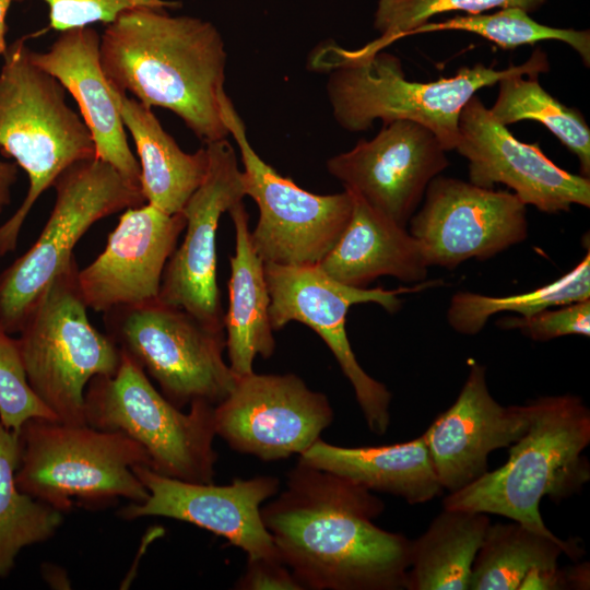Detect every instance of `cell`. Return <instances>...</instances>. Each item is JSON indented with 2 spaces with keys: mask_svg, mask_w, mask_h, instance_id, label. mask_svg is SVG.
Here are the masks:
<instances>
[{
  "mask_svg": "<svg viewBox=\"0 0 590 590\" xmlns=\"http://www.w3.org/2000/svg\"><path fill=\"white\" fill-rule=\"evenodd\" d=\"M384 509L365 486L298 461L261 518L303 590H403L411 540L374 523Z\"/></svg>",
  "mask_w": 590,
  "mask_h": 590,
  "instance_id": "6da1fadb",
  "label": "cell"
},
{
  "mask_svg": "<svg viewBox=\"0 0 590 590\" xmlns=\"http://www.w3.org/2000/svg\"><path fill=\"white\" fill-rule=\"evenodd\" d=\"M227 54L209 21L134 8L106 24L99 63L106 80L149 107L176 114L204 144L227 138L220 99Z\"/></svg>",
  "mask_w": 590,
  "mask_h": 590,
  "instance_id": "7a4b0ae2",
  "label": "cell"
},
{
  "mask_svg": "<svg viewBox=\"0 0 590 590\" xmlns=\"http://www.w3.org/2000/svg\"><path fill=\"white\" fill-rule=\"evenodd\" d=\"M526 432L509 448L508 460L467 486L449 493L444 508L498 515L554 536L540 503L581 492L590 480L583 451L590 444V410L578 396H544L528 402Z\"/></svg>",
  "mask_w": 590,
  "mask_h": 590,
  "instance_id": "3957f363",
  "label": "cell"
},
{
  "mask_svg": "<svg viewBox=\"0 0 590 590\" xmlns=\"http://www.w3.org/2000/svg\"><path fill=\"white\" fill-rule=\"evenodd\" d=\"M310 66L328 73V99L342 129L362 132L377 119L382 125L410 120L429 129L446 151H452L465 104L481 88L520 70L522 63L502 70L476 63L449 78L416 82L405 78L394 55L382 50L357 55L328 42L310 56Z\"/></svg>",
  "mask_w": 590,
  "mask_h": 590,
  "instance_id": "277c9868",
  "label": "cell"
},
{
  "mask_svg": "<svg viewBox=\"0 0 590 590\" xmlns=\"http://www.w3.org/2000/svg\"><path fill=\"white\" fill-rule=\"evenodd\" d=\"M25 37L8 45L0 69V149L28 177L27 193L0 225V256L16 249L34 203L72 164L96 157L84 120L67 104L64 87L31 59Z\"/></svg>",
  "mask_w": 590,
  "mask_h": 590,
  "instance_id": "5b68a950",
  "label": "cell"
},
{
  "mask_svg": "<svg viewBox=\"0 0 590 590\" xmlns=\"http://www.w3.org/2000/svg\"><path fill=\"white\" fill-rule=\"evenodd\" d=\"M17 487L56 509L69 511L73 499L87 505L118 498L143 503L149 492L133 471L150 468L145 450L120 432L32 417L15 432Z\"/></svg>",
  "mask_w": 590,
  "mask_h": 590,
  "instance_id": "8992f818",
  "label": "cell"
},
{
  "mask_svg": "<svg viewBox=\"0 0 590 590\" xmlns=\"http://www.w3.org/2000/svg\"><path fill=\"white\" fill-rule=\"evenodd\" d=\"M78 272L73 257L42 293L16 339L34 393L58 421L83 425L88 382L114 375L121 351L91 324Z\"/></svg>",
  "mask_w": 590,
  "mask_h": 590,
  "instance_id": "52a82bcc",
  "label": "cell"
},
{
  "mask_svg": "<svg viewBox=\"0 0 590 590\" xmlns=\"http://www.w3.org/2000/svg\"><path fill=\"white\" fill-rule=\"evenodd\" d=\"M84 401L86 423L137 441L154 472L185 482H213L217 461L213 448L215 405L194 401L184 413L122 352L114 375L92 378Z\"/></svg>",
  "mask_w": 590,
  "mask_h": 590,
  "instance_id": "ba28073f",
  "label": "cell"
},
{
  "mask_svg": "<svg viewBox=\"0 0 590 590\" xmlns=\"http://www.w3.org/2000/svg\"><path fill=\"white\" fill-rule=\"evenodd\" d=\"M52 187L56 200L33 246L0 273V320L19 333L54 278L74 257L73 248L97 221L145 203L140 185L97 157L64 169Z\"/></svg>",
  "mask_w": 590,
  "mask_h": 590,
  "instance_id": "9c48e42d",
  "label": "cell"
},
{
  "mask_svg": "<svg viewBox=\"0 0 590 590\" xmlns=\"http://www.w3.org/2000/svg\"><path fill=\"white\" fill-rule=\"evenodd\" d=\"M106 334L135 362L176 408L219 404L238 377L223 359L224 330L158 299L106 311Z\"/></svg>",
  "mask_w": 590,
  "mask_h": 590,
  "instance_id": "30bf717a",
  "label": "cell"
},
{
  "mask_svg": "<svg viewBox=\"0 0 590 590\" xmlns=\"http://www.w3.org/2000/svg\"><path fill=\"white\" fill-rule=\"evenodd\" d=\"M223 121L240 152L246 196L258 205L259 219L250 238L264 263L317 266L344 231L353 206L345 190L315 194L280 175L253 150L232 101L220 99Z\"/></svg>",
  "mask_w": 590,
  "mask_h": 590,
  "instance_id": "8fae6325",
  "label": "cell"
},
{
  "mask_svg": "<svg viewBox=\"0 0 590 590\" xmlns=\"http://www.w3.org/2000/svg\"><path fill=\"white\" fill-rule=\"evenodd\" d=\"M264 272L273 331L297 321L317 332L351 382L369 430L384 435L390 423L391 392L358 364L345 330L346 314L351 306L365 303L378 304L389 314H396L402 304L399 295L436 286L438 281L397 290L361 288L329 278L316 266L264 263Z\"/></svg>",
  "mask_w": 590,
  "mask_h": 590,
  "instance_id": "7c38bea8",
  "label": "cell"
},
{
  "mask_svg": "<svg viewBox=\"0 0 590 590\" xmlns=\"http://www.w3.org/2000/svg\"><path fill=\"white\" fill-rule=\"evenodd\" d=\"M429 267L487 260L528 237L527 205L511 191L436 176L409 221Z\"/></svg>",
  "mask_w": 590,
  "mask_h": 590,
  "instance_id": "4fadbf2b",
  "label": "cell"
},
{
  "mask_svg": "<svg viewBox=\"0 0 590 590\" xmlns=\"http://www.w3.org/2000/svg\"><path fill=\"white\" fill-rule=\"evenodd\" d=\"M328 398L294 374L238 377L214 406V428L235 451L263 461L302 455L332 423Z\"/></svg>",
  "mask_w": 590,
  "mask_h": 590,
  "instance_id": "5bb4252c",
  "label": "cell"
},
{
  "mask_svg": "<svg viewBox=\"0 0 590 590\" xmlns=\"http://www.w3.org/2000/svg\"><path fill=\"white\" fill-rule=\"evenodd\" d=\"M206 174L185 204L186 233L168 259L158 300L186 310L203 324L224 330L216 280V231L224 212L246 197L243 170L225 139L205 144Z\"/></svg>",
  "mask_w": 590,
  "mask_h": 590,
  "instance_id": "9a60e30c",
  "label": "cell"
},
{
  "mask_svg": "<svg viewBox=\"0 0 590 590\" xmlns=\"http://www.w3.org/2000/svg\"><path fill=\"white\" fill-rule=\"evenodd\" d=\"M447 152L426 127L396 120L329 158L327 169L344 189L406 227L429 182L449 166Z\"/></svg>",
  "mask_w": 590,
  "mask_h": 590,
  "instance_id": "2e32d148",
  "label": "cell"
},
{
  "mask_svg": "<svg viewBox=\"0 0 590 590\" xmlns=\"http://www.w3.org/2000/svg\"><path fill=\"white\" fill-rule=\"evenodd\" d=\"M455 150L469 165V181L483 188L506 185L526 204L555 214L590 206V179L550 160L538 143L518 140L491 115L477 95L462 108Z\"/></svg>",
  "mask_w": 590,
  "mask_h": 590,
  "instance_id": "e0dca14e",
  "label": "cell"
},
{
  "mask_svg": "<svg viewBox=\"0 0 590 590\" xmlns=\"http://www.w3.org/2000/svg\"><path fill=\"white\" fill-rule=\"evenodd\" d=\"M133 471L149 497L123 507L121 518L165 517L188 522L225 538L245 551L248 559L280 558L261 518V505L276 495L279 479L266 475L214 485L167 477L144 464L133 467Z\"/></svg>",
  "mask_w": 590,
  "mask_h": 590,
  "instance_id": "ac0fdd59",
  "label": "cell"
},
{
  "mask_svg": "<svg viewBox=\"0 0 590 590\" xmlns=\"http://www.w3.org/2000/svg\"><path fill=\"white\" fill-rule=\"evenodd\" d=\"M186 227L182 213L144 203L127 209L104 250L78 272L81 296L98 312L158 299L165 266Z\"/></svg>",
  "mask_w": 590,
  "mask_h": 590,
  "instance_id": "d6986e66",
  "label": "cell"
},
{
  "mask_svg": "<svg viewBox=\"0 0 590 590\" xmlns=\"http://www.w3.org/2000/svg\"><path fill=\"white\" fill-rule=\"evenodd\" d=\"M529 421L528 403L502 405L489 392L485 366L471 362L456 401L423 433L441 487L452 493L483 475L489 453L518 440Z\"/></svg>",
  "mask_w": 590,
  "mask_h": 590,
  "instance_id": "ffe728a7",
  "label": "cell"
},
{
  "mask_svg": "<svg viewBox=\"0 0 590 590\" xmlns=\"http://www.w3.org/2000/svg\"><path fill=\"white\" fill-rule=\"evenodd\" d=\"M101 35L91 26L60 32L48 51L31 50V59L55 76L76 101L96 149V157L140 185V165L99 63Z\"/></svg>",
  "mask_w": 590,
  "mask_h": 590,
  "instance_id": "44dd1931",
  "label": "cell"
},
{
  "mask_svg": "<svg viewBox=\"0 0 590 590\" xmlns=\"http://www.w3.org/2000/svg\"><path fill=\"white\" fill-rule=\"evenodd\" d=\"M351 194L350 220L334 246L316 267L329 278L352 287L364 288L384 275L405 283L424 282L429 264L421 243L406 227L382 215L353 192Z\"/></svg>",
  "mask_w": 590,
  "mask_h": 590,
  "instance_id": "7402d4cb",
  "label": "cell"
},
{
  "mask_svg": "<svg viewBox=\"0 0 590 590\" xmlns=\"http://www.w3.org/2000/svg\"><path fill=\"white\" fill-rule=\"evenodd\" d=\"M298 461L411 505L429 502L444 491L424 434L405 442L371 447H342L319 438L299 455Z\"/></svg>",
  "mask_w": 590,
  "mask_h": 590,
  "instance_id": "603a6c76",
  "label": "cell"
},
{
  "mask_svg": "<svg viewBox=\"0 0 590 590\" xmlns=\"http://www.w3.org/2000/svg\"><path fill=\"white\" fill-rule=\"evenodd\" d=\"M108 85L125 129L137 146L145 203L168 214L181 213L206 174L205 146L194 153L184 152L163 129L151 107L127 96L109 82Z\"/></svg>",
  "mask_w": 590,
  "mask_h": 590,
  "instance_id": "cb8c5ba5",
  "label": "cell"
},
{
  "mask_svg": "<svg viewBox=\"0 0 590 590\" xmlns=\"http://www.w3.org/2000/svg\"><path fill=\"white\" fill-rule=\"evenodd\" d=\"M228 213L235 228V255L229 258V305L224 315V330L229 367L237 377H243L253 371L257 355L272 356L275 341L264 262L252 246L243 201Z\"/></svg>",
  "mask_w": 590,
  "mask_h": 590,
  "instance_id": "d4e9b609",
  "label": "cell"
},
{
  "mask_svg": "<svg viewBox=\"0 0 590 590\" xmlns=\"http://www.w3.org/2000/svg\"><path fill=\"white\" fill-rule=\"evenodd\" d=\"M489 515L444 508L411 541L406 590H469L472 566L491 524Z\"/></svg>",
  "mask_w": 590,
  "mask_h": 590,
  "instance_id": "484cf974",
  "label": "cell"
},
{
  "mask_svg": "<svg viewBox=\"0 0 590 590\" xmlns=\"http://www.w3.org/2000/svg\"><path fill=\"white\" fill-rule=\"evenodd\" d=\"M550 70L546 54L536 48L520 70L500 79L495 103L488 108L500 125L522 120L542 123L579 161L580 174L590 176V128L577 108L568 107L545 91L539 75Z\"/></svg>",
  "mask_w": 590,
  "mask_h": 590,
  "instance_id": "4316f807",
  "label": "cell"
},
{
  "mask_svg": "<svg viewBox=\"0 0 590 590\" xmlns=\"http://www.w3.org/2000/svg\"><path fill=\"white\" fill-rule=\"evenodd\" d=\"M582 554L576 541L536 532L517 521L489 524L475 556L469 590H518L527 573Z\"/></svg>",
  "mask_w": 590,
  "mask_h": 590,
  "instance_id": "83f0119b",
  "label": "cell"
},
{
  "mask_svg": "<svg viewBox=\"0 0 590 590\" xmlns=\"http://www.w3.org/2000/svg\"><path fill=\"white\" fill-rule=\"evenodd\" d=\"M19 440L0 422V579L15 567L20 552L50 540L63 512L21 491L15 483Z\"/></svg>",
  "mask_w": 590,
  "mask_h": 590,
  "instance_id": "f1b7e54d",
  "label": "cell"
},
{
  "mask_svg": "<svg viewBox=\"0 0 590 590\" xmlns=\"http://www.w3.org/2000/svg\"><path fill=\"white\" fill-rule=\"evenodd\" d=\"M590 298V252L569 272L530 292L491 296L457 292L447 309V321L458 333L473 335L482 331L488 319L498 312L530 316L541 310Z\"/></svg>",
  "mask_w": 590,
  "mask_h": 590,
  "instance_id": "f546056e",
  "label": "cell"
},
{
  "mask_svg": "<svg viewBox=\"0 0 590 590\" xmlns=\"http://www.w3.org/2000/svg\"><path fill=\"white\" fill-rule=\"evenodd\" d=\"M462 31L476 34L503 49H515L539 42L556 40L569 45L590 66L589 30L560 28L541 24L520 8H504L494 13L456 15L441 22H427L412 30L408 36Z\"/></svg>",
  "mask_w": 590,
  "mask_h": 590,
  "instance_id": "4dcf8cb0",
  "label": "cell"
},
{
  "mask_svg": "<svg viewBox=\"0 0 590 590\" xmlns=\"http://www.w3.org/2000/svg\"><path fill=\"white\" fill-rule=\"evenodd\" d=\"M547 0H378L374 27L380 37L353 51L369 55L408 37L417 26L447 12L479 14L492 9L520 8L528 13L541 9Z\"/></svg>",
  "mask_w": 590,
  "mask_h": 590,
  "instance_id": "1f68e13d",
  "label": "cell"
},
{
  "mask_svg": "<svg viewBox=\"0 0 590 590\" xmlns=\"http://www.w3.org/2000/svg\"><path fill=\"white\" fill-rule=\"evenodd\" d=\"M11 335L0 320V422L5 428L19 432L32 417H57L32 390L17 339Z\"/></svg>",
  "mask_w": 590,
  "mask_h": 590,
  "instance_id": "d6a6232c",
  "label": "cell"
},
{
  "mask_svg": "<svg viewBox=\"0 0 590 590\" xmlns=\"http://www.w3.org/2000/svg\"><path fill=\"white\" fill-rule=\"evenodd\" d=\"M504 330H519L533 341L545 342L564 335H590V298L547 308L530 316L504 317L496 323Z\"/></svg>",
  "mask_w": 590,
  "mask_h": 590,
  "instance_id": "836d02e7",
  "label": "cell"
},
{
  "mask_svg": "<svg viewBox=\"0 0 590 590\" xmlns=\"http://www.w3.org/2000/svg\"><path fill=\"white\" fill-rule=\"evenodd\" d=\"M25 1V0H14ZM49 11L50 28L63 32L94 23L108 24L120 13L140 7L176 9L178 1L169 0H42Z\"/></svg>",
  "mask_w": 590,
  "mask_h": 590,
  "instance_id": "e575fe53",
  "label": "cell"
},
{
  "mask_svg": "<svg viewBox=\"0 0 590 590\" xmlns=\"http://www.w3.org/2000/svg\"><path fill=\"white\" fill-rule=\"evenodd\" d=\"M239 590H303L290 568L279 557L248 559L243 576L235 585Z\"/></svg>",
  "mask_w": 590,
  "mask_h": 590,
  "instance_id": "d590c367",
  "label": "cell"
},
{
  "mask_svg": "<svg viewBox=\"0 0 590 590\" xmlns=\"http://www.w3.org/2000/svg\"><path fill=\"white\" fill-rule=\"evenodd\" d=\"M567 590L568 583L565 568L559 566L552 568L532 569L522 579L518 590Z\"/></svg>",
  "mask_w": 590,
  "mask_h": 590,
  "instance_id": "8d00e7d4",
  "label": "cell"
},
{
  "mask_svg": "<svg viewBox=\"0 0 590 590\" xmlns=\"http://www.w3.org/2000/svg\"><path fill=\"white\" fill-rule=\"evenodd\" d=\"M17 179V165L0 160V213L10 204L12 187Z\"/></svg>",
  "mask_w": 590,
  "mask_h": 590,
  "instance_id": "74e56055",
  "label": "cell"
},
{
  "mask_svg": "<svg viewBox=\"0 0 590 590\" xmlns=\"http://www.w3.org/2000/svg\"><path fill=\"white\" fill-rule=\"evenodd\" d=\"M568 589L586 590L590 587V567L588 562L565 568Z\"/></svg>",
  "mask_w": 590,
  "mask_h": 590,
  "instance_id": "f35d334b",
  "label": "cell"
},
{
  "mask_svg": "<svg viewBox=\"0 0 590 590\" xmlns=\"http://www.w3.org/2000/svg\"><path fill=\"white\" fill-rule=\"evenodd\" d=\"M14 0H0V56L7 48L5 33H7V14L11 3Z\"/></svg>",
  "mask_w": 590,
  "mask_h": 590,
  "instance_id": "ab89813d",
  "label": "cell"
}]
</instances>
